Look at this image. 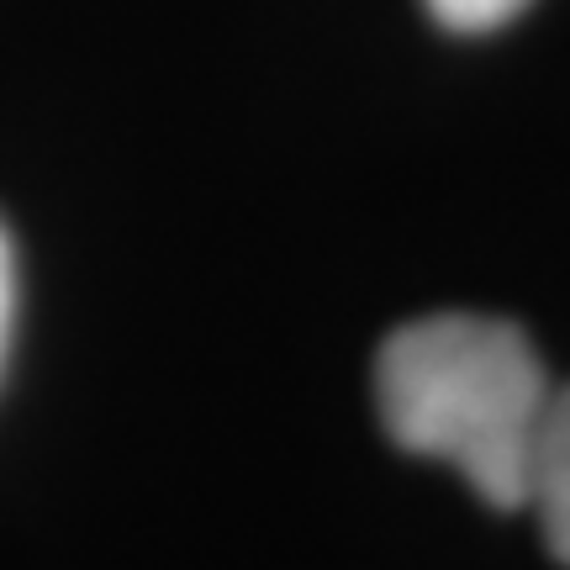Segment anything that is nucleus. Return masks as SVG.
I'll use <instances>...</instances> for the list:
<instances>
[{"label": "nucleus", "instance_id": "1", "mask_svg": "<svg viewBox=\"0 0 570 570\" xmlns=\"http://www.w3.org/2000/svg\"><path fill=\"white\" fill-rule=\"evenodd\" d=\"M550 375L529 333L481 312H439L396 327L375 360V407L407 454L444 460L487 508L529 502L533 439Z\"/></svg>", "mask_w": 570, "mask_h": 570}, {"label": "nucleus", "instance_id": "2", "mask_svg": "<svg viewBox=\"0 0 570 570\" xmlns=\"http://www.w3.org/2000/svg\"><path fill=\"white\" fill-rule=\"evenodd\" d=\"M523 508L539 512L544 544L560 566H570V386L550 391V407L533 439L529 460V502Z\"/></svg>", "mask_w": 570, "mask_h": 570}, {"label": "nucleus", "instance_id": "3", "mask_svg": "<svg viewBox=\"0 0 570 570\" xmlns=\"http://www.w3.org/2000/svg\"><path fill=\"white\" fill-rule=\"evenodd\" d=\"M529 0H428V11L449 32H497L508 27Z\"/></svg>", "mask_w": 570, "mask_h": 570}, {"label": "nucleus", "instance_id": "4", "mask_svg": "<svg viewBox=\"0 0 570 570\" xmlns=\"http://www.w3.org/2000/svg\"><path fill=\"white\" fill-rule=\"evenodd\" d=\"M11 323H17V254H11V238L0 227V365H6V348H11Z\"/></svg>", "mask_w": 570, "mask_h": 570}]
</instances>
